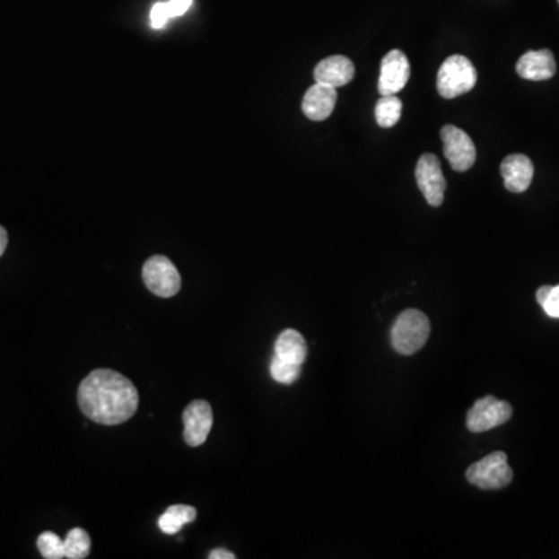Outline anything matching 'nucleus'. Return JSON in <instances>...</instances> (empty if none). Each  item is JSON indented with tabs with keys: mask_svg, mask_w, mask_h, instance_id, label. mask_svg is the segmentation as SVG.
<instances>
[{
	"mask_svg": "<svg viewBox=\"0 0 559 559\" xmlns=\"http://www.w3.org/2000/svg\"><path fill=\"white\" fill-rule=\"evenodd\" d=\"M429 335L431 322L426 314L418 310H406L393 323L390 339L395 352L410 356L426 345Z\"/></svg>",
	"mask_w": 559,
	"mask_h": 559,
	"instance_id": "obj_2",
	"label": "nucleus"
},
{
	"mask_svg": "<svg viewBox=\"0 0 559 559\" xmlns=\"http://www.w3.org/2000/svg\"><path fill=\"white\" fill-rule=\"evenodd\" d=\"M197 508L190 505H173L159 518V528L165 535H176L185 524L197 520Z\"/></svg>",
	"mask_w": 559,
	"mask_h": 559,
	"instance_id": "obj_16",
	"label": "nucleus"
},
{
	"mask_svg": "<svg viewBox=\"0 0 559 559\" xmlns=\"http://www.w3.org/2000/svg\"><path fill=\"white\" fill-rule=\"evenodd\" d=\"M354 76V64L352 59L335 55L329 58L323 59L314 69V80L320 84L337 87L345 86Z\"/></svg>",
	"mask_w": 559,
	"mask_h": 559,
	"instance_id": "obj_13",
	"label": "nucleus"
},
{
	"mask_svg": "<svg viewBox=\"0 0 559 559\" xmlns=\"http://www.w3.org/2000/svg\"><path fill=\"white\" fill-rule=\"evenodd\" d=\"M477 83V72L473 63L461 55H452L439 70L437 89L443 99L452 100L473 91Z\"/></svg>",
	"mask_w": 559,
	"mask_h": 559,
	"instance_id": "obj_3",
	"label": "nucleus"
},
{
	"mask_svg": "<svg viewBox=\"0 0 559 559\" xmlns=\"http://www.w3.org/2000/svg\"><path fill=\"white\" fill-rule=\"evenodd\" d=\"M550 291H552V286H542V288L537 289V300L539 305H542L546 300H547L548 294H550Z\"/></svg>",
	"mask_w": 559,
	"mask_h": 559,
	"instance_id": "obj_25",
	"label": "nucleus"
},
{
	"mask_svg": "<svg viewBox=\"0 0 559 559\" xmlns=\"http://www.w3.org/2000/svg\"><path fill=\"white\" fill-rule=\"evenodd\" d=\"M208 558L210 559H235V554H231L229 550H224V548H214L212 550L210 554H208Z\"/></svg>",
	"mask_w": 559,
	"mask_h": 559,
	"instance_id": "obj_24",
	"label": "nucleus"
},
{
	"mask_svg": "<svg viewBox=\"0 0 559 559\" xmlns=\"http://www.w3.org/2000/svg\"><path fill=\"white\" fill-rule=\"evenodd\" d=\"M182 420L185 443L197 448L207 441L208 433L214 426V410L207 401L197 399L188 404L182 414Z\"/></svg>",
	"mask_w": 559,
	"mask_h": 559,
	"instance_id": "obj_9",
	"label": "nucleus"
},
{
	"mask_svg": "<svg viewBox=\"0 0 559 559\" xmlns=\"http://www.w3.org/2000/svg\"><path fill=\"white\" fill-rule=\"evenodd\" d=\"M518 75L524 80H550L556 74V63L550 50H531L520 57L516 64Z\"/></svg>",
	"mask_w": 559,
	"mask_h": 559,
	"instance_id": "obj_14",
	"label": "nucleus"
},
{
	"mask_svg": "<svg viewBox=\"0 0 559 559\" xmlns=\"http://www.w3.org/2000/svg\"><path fill=\"white\" fill-rule=\"evenodd\" d=\"M336 101H337V92L335 87L316 83L314 86L306 91L303 101H301V109L310 120L323 121L333 114Z\"/></svg>",
	"mask_w": 559,
	"mask_h": 559,
	"instance_id": "obj_11",
	"label": "nucleus"
},
{
	"mask_svg": "<svg viewBox=\"0 0 559 559\" xmlns=\"http://www.w3.org/2000/svg\"><path fill=\"white\" fill-rule=\"evenodd\" d=\"M410 78V64L401 50H390L380 63L378 91L380 95H397Z\"/></svg>",
	"mask_w": 559,
	"mask_h": 559,
	"instance_id": "obj_10",
	"label": "nucleus"
},
{
	"mask_svg": "<svg viewBox=\"0 0 559 559\" xmlns=\"http://www.w3.org/2000/svg\"><path fill=\"white\" fill-rule=\"evenodd\" d=\"M91 537L86 530L83 528H72L67 533V537L64 539V550H66V558L83 559L89 556L91 552Z\"/></svg>",
	"mask_w": 559,
	"mask_h": 559,
	"instance_id": "obj_18",
	"label": "nucleus"
},
{
	"mask_svg": "<svg viewBox=\"0 0 559 559\" xmlns=\"http://www.w3.org/2000/svg\"><path fill=\"white\" fill-rule=\"evenodd\" d=\"M301 373V365H294V363L284 362L277 356H274L271 361V376L274 380H277L280 384H293L299 380Z\"/></svg>",
	"mask_w": 559,
	"mask_h": 559,
	"instance_id": "obj_20",
	"label": "nucleus"
},
{
	"mask_svg": "<svg viewBox=\"0 0 559 559\" xmlns=\"http://www.w3.org/2000/svg\"><path fill=\"white\" fill-rule=\"evenodd\" d=\"M541 306L548 318L559 319V286H552L547 300Z\"/></svg>",
	"mask_w": 559,
	"mask_h": 559,
	"instance_id": "obj_22",
	"label": "nucleus"
},
{
	"mask_svg": "<svg viewBox=\"0 0 559 559\" xmlns=\"http://www.w3.org/2000/svg\"><path fill=\"white\" fill-rule=\"evenodd\" d=\"M191 2H193V0H170L168 5H170L171 18H178V16H182L184 13L188 12Z\"/></svg>",
	"mask_w": 559,
	"mask_h": 559,
	"instance_id": "obj_23",
	"label": "nucleus"
},
{
	"mask_svg": "<svg viewBox=\"0 0 559 559\" xmlns=\"http://www.w3.org/2000/svg\"><path fill=\"white\" fill-rule=\"evenodd\" d=\"M78 404L89 420L103 426H117L137 412L139 392L133 380L118 371L93 370L81 380Z\"/></svg>",
	"mask_w": 559,
	"mask_h": 559,
	"instance_id": "obj_1",
	"label": "nucleus"
},
{
	"mask_svg": "<svg viewBox=\"0 0 559 559\" xmlns=\"http://www.w3.org/2000/svg\"><path fill=\"white\" fill-rule=\"evenodd\" d=\"M467 479L480 490H501L511 484L513 469L505 452H493L467 467Z\"/></svg>",
	"mask_w": 559,
	"mask_h": 559,
	"instance_id": "obj_4",
	"label": "nucleus"
},
{
	"mask_svg": "<svg viewBox=\"0 0 559 559\" xmlns=\"http://www.w3.org/2000/svg\"><path fill=\"white\" fill-rule=\"evenodd\" d=\"M6 246H8V233L5 229L0 225V257L5 252Z\"/></svg>",
	"mask_w": 559,
	"mask_h": 559,
	"instance_id": "obj_26",
	"label": "nucleus"
},
{
	"mask_svg": "<svg viewBox=\"0 0 559 559\" xmlns=\"http://www.w3.org/2000/svg\"><path fill=\"white\" fill-rule=\"evenodd\" d=\"M415 178L418 188L426 197L427 204L432 207H440L444 201L446 179L439 157L435 154H423L416 163Z\"/></svg>",
	"mask_w": 559,
	"mask_h": 559,
	"instance_id": "obj_8",
	"label": "nucleus"
},
{
	"mask_svg": "<svg viewBox=\"0 0 559 559\" xmlns=\"http://www.w3.org/2000/svg\"><path fill=\"white\" fill-rule=\"evenodd\" d=\"M38 548L40 555L46 559H61L66 558V550H64V539L52 533V531H44L38 537Z\"/></svg>",
	"mask_w": 559,
	"mask_h": 559,
	"instance_id": "obj_19",
	"label": "nucleus"
},
{
	"mask_svg": "<svg viewBox=\"0 0 559 559\" xmlns=\"http://www.w3.org/2000/svg\"><path fill=\"white\" fill-rule=\"evenodd\" d=\"M501 173L507 190L524 193L530 187L535 168L530 159L524 154H511L502 162Z\"/></svg>",
	"mask_w": 559,
	"mask_h": 559,
	"instance_id": "obj_12",
	"label": "nucleus"
},
{
	"mask_svg": "<svg viewBox=\"0 0 559 559\" xmlns=\"http://www.w3.org/2000/svg\"><path fill=\"white\" fill-rule=\"evenodd\" d=\"M306 354H308V345H306L305 337L300 335L299 331L291 328L284 329L282 335L278 336L274 356H277L284 362L301 365L305 362Z\"/></svg>",
	"mask_w": 559,
	"mask_h": 559,
	"instance_id": "obj_15",
	"label": "nucleus"
},
{
	"mask_svg": "<svg viewBox=\"0 0 559 559\" xmlns=\"http://www.w3.org/2000/svg\"><path fill=\"white\" fill-rule=\"evenodd\" d=\"M144 286L150 289L153 294L168 299L173 297L180 291V274L173 265V261L168 260L163 255H154L144 265Z\"/></svg>",
	"mask_w": 559,
	"mask_h": 559,
	"instance_id": "obj_5",
	"label": "nucleus"
},
{
	"mask_svg": "<svg viewBox=\"0 0 559 559\" xmlns=\"http://www.w3.org/2000/svg\"><path fill=\"white\" fill-rule=\"evenodd\" d=\"M444 156L456 171H467L476 162V144L460 127L446 125L441 127Z\"/></svg>",
	"mask_w": 559,
	"mask_h": 559,
	"instance_id": "obj_7",
	"label": "nucleus"
},
{
	"mask_svg": "<svg viewBox=\"0 0 559 559\" xmlns=\"http://www.w3.org/2000/svg\"><path fill=\"white\" fill-rule=\"evenodd\" d=\"M170 18H171V12H170L168 2H159V4L153 6V10H151V25H153V29H162Z\"/></svg>",
	"mask_w": 559,
	"mask_h": 559,
	"instance_id": "obj_21",
	"label": "nucleus"
},
{
	"mask_svg": "<svg viewBox=\"0 0 559 559\" xmlns=\"http://www.w3.org/2000/svg\"><path fill=\"white\" fill-rule=\"evenodd\" d=\"M513 415V407L507 401L485 397L473 404L467 416V426L471 432H486L505 424Z\"/></svg>",
	"mask_w": 559,
	"mask_h": 559,
	"instance_id": "obj_6",
	"label": "nucleus"
},
{
	"mask_svg": "<svg viewBox=\"0 0 559 559\" xmlns=\"http://www.w3.org/2000/svg\"><path fill=\"white\" fill-rule=\"evenodd\" d=\"M403 103L397 95H382L375 108V117L380 127H392L401 118Z\"/></svg>",
	"mask_w": 559,
	"mask_h": 559,
	"instance_id": "obj_17",
	"label": "nucleus"
}]
</instances>
